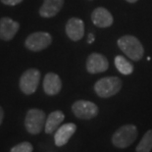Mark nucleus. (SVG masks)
Listing matches in <instances>:
<instances>
[{"label":"nucleus","instance_id":"obj_7","mask_svg":"<svg viewBox=\"0 0 152 152\" xmlns=\"http://www.w3.org/2000/svg\"><path fill=\"white\" fill-rule=\"evenodd\" d=\"M72 111L77 118L90 120L98 115L99 109L95 103L87 100H77L72 105Z\"/></svg>","mask_w":152,"mask_h":152},{"label":"nucleus","instance_id":"obj_21","mask_svg":"<svg viewBox=\"0 0 152 152\" xmlns=\"http://www.w3.org/2000/svg\"><path fill=\"white\" fill-rule=\"evenodd\" d=\"M3 119H4V111H3V108L0 106V126H1Z\"/></svg>","mask_w":152,"mask_h":152},{"label":"nucleus","instance_id":"obj_1","mask_svg":"<svg viewBox=\"0 0 152 152\" xmlns=\"http://www.w3.org/2000/svg\"><path fill=\"white\" fill-rule=\"evenodd\" d=\"M118 46L132 61H140L144 54V48L138 38L134 35H124L120 37Z\"/></svg>","mask_w":152,"mask_h":152},{"label":"nucleus","instance_id":"obj_4","mask_svg":"<svg viewBox=\"0 0 152 152\" xmlns=\"http://www.w3.org/2000/svg\"><path fill=\"white\" fill-rule=\"evenodd\" d=\"M45 122H46V115L44 111L37 108L30 109L25 118L26 130L31 134H38L45 127Z\"/></svg>","mask_w":152,"mask_h":152},{"label":"nucleus","instance_id":"obj_11","mask_svg":"<svg viewBox=\"0 0 152 152\" xmlns=\"http://www.w3.org/2000/svg\"><path fill=\"white\" fill-rule=\"evenodd\" d=\"M65 31L71 40L77 41L85 35V23L79 18H71L67 22Z\"/></svg>","mask_w":152,"mask_h":152},{"label":"nucleus","instance_id":"obj_20","mask_svg":"<svg viewBox=\"0 0 152 152\" xmlns=\"http://www.w3.org/2000/svg\"><path fill=\"white\" fill-rule=\"evenodd\" d=\"M87 37H88L87 38V42H88L89 44H91L93 41H94V35H93V34H89Z\"/></svg>","mask_w":152,"mask_h":152},{"label":"nucleus","instance_id":"obj_12","mask_svg":"<svg viewBox=\"0 0 152 152\" xmlns=\"http://www.w3.org/2000/svg\"><path fill=\"white\" fill-rule=\"evenodd\" d=\"M91 21L93 25L98 28H109L113 25L114 19L112 14L104 7H97L91 13Z\"/></svg>","mask_w":152,"mask_h":152},{"label":"nucleus","instance_id":"obj_17","mask_svg":"<svg viewBox=\"0 0 152 152\" xmlns=\"http://www.w3.org/2000/svg\"><path fill=\"white\" fill-rule=\"evenodd\" d=\"M152 150V130H148L138 142L135 151L137 152H150Z\"/></svg>","mask_w":152,"mask_h":152},{"label":"nucleus","instance_id":"obj_15","mask_svg":"<svg viewBox=\"0 0 152 152\" xmlns=\"http://www.w3.org/2000/svg\"><path fill=\"white\" fill-rule=\"evenodd\" d=\"M64 119H65V115L60 110H56V111L51 112L46 118V122H45V127H44L45 134H52L53 132H56L57 129L62 124Z\"/></svg>","mask_w":152,"mask_h":152},{"label":"nucleus","instance_id":"obj_8","mask_svg":"<svg viewBox=\"0 0 152 152\" xmlns=\"http://www.w3.org/2000/svg\"><path fill=\"white\" fill-rule=\"evenodd\" d=\"M109 62L103 54L91 53L86 59V70L90 74H98L107 71Z\"/></svg>","mask_w":152,"mask_h":152},{"label":"nucleus","instance_id":"obj_16","mask_svg":"<svg viewBox=\"0 0 152 152\" xmlns=\"http://www.w3.org/2000/svg\"><path fill=\"white\" fill-rule=\"evenodd\" d=\"M115 66L117 70L123 75H131L134 72V66L131 62H129L128 59H126L124 56L118 55L115 57Z\"/></svg>","mask_w":152,"mask_h":152},{"label":"nucleus","instance_id":"obj_9","mask_svg":"<svg viewBox=\"0 0 152 152\" xmlns=\"http://www.w3.org/2000/svg\"><path fill=\"white\" fill-rule=\"evenodd\" d=\"M20 28V24L9 17L0 19V39L5 41L12 40Z\"/></svg>","mask_w":152,"mask_h":152},{"label":"nucleus","instance_id":"obj_19","mask_svg":"<svg viewBox=\"0 0 152 152\" xmlns=\"http://www.w3.org/2000/svg\"><path fill=\"white\" fill-rule=\"evenodd\" d=\"M4 5L7 6H16L23 1V0H0Z\"/></svg>","mask_w":152,"mask_h":152},{"label":"nucleus","instance_id":"obj_6","mask_svg":"<svg viewBox=\"0 0 152 152\" xmlns=\"http://www.w3.org/2000/svg\"><path fill=\"white\" fill-rule=\"evenodd\" d=\"M52 42V37L46 31H37L30 34L25 40V46L28 50L38 52L47 48Z\"/></svg>","mask_w":152,"mask_h":152},{"label":"nucleus","instance_id":"obj_5","mask_svg":"<svg viewBox=\"0 0 152 152\" xmlns=\"http://www.w3.org/2000/svg\"><path fill=\"white\" fill-rule=\"evenodd\" d=\"M40 72L37 69H28L23 73L19 80L21 91L26 95H31L37 91L40 82Z\"/></svg>","mask_w":152,"mask_h":152},{"label":"nucleus","instance_id":"obj_13","mask_svg":"<svg viewBox=\"0 0 152 152\" xmlns=\"http://www.w3.org/2000/svg\"><path fill=\"white\" fill-rule=\"evenodd\" d=\"M62 80L55 73H48L43 80V90L47 95H56L61 91Z\"/></svg>","mask_w":152,"mask_h":152},{"label":"nucleus","instance_id":"obj_10","mask_svg":"<svg viewBox=\"0 0 152 152\" xmlns=\"http://www.w3.org/2000/svg\"><path fill=\"white\" fill-rule=\"evenodd\" d=\"M77 131V126L74 123H67L65 125L60 126L55 132L54 134V142L55 145L58 147L64 146L68 143L70 138L73 137Z\"/></svg>","mask_w":152,"mask_h":152},{"label":"nucleus","instance_id":"obj_2","mask_svg":"<svg viewBox=\"0 0 152 152\" xmlns=\"http://www.w3.org/2000/svg\"><path fill=\"white\" fill-rule=\"evenodd\" d=\"M137 135L138 132L134 125H124L113 134L112 143L115 147L124 149L134 143Z\"/></svg>","mask_w":152,"mask_h":152},{"label":"nucleus","instance_id":"obj_14","mask_svg":"<svg viewBox=\"0 0 152 152\" xmlns=\"http://www.w3.org/2000/svg\"><path fill=\"white\" fill-rule=\"evenodd\" d=\"M65 0H44L39 8V15L42 18H52L61 11Z\"/></svg>","mask_w":152,"mask_h":152},{"label":"nucleus","instance_id":"obj_18","mask_svg":"<svg viewBox=\"0 0 152 152\" xmlns=\"http://www.w3.org/2000/svg\"><path fill=\"white\" fill-rule=\"evenodd\" d=\"M34 146L31 142L23 141L11 148L10 152H33Z\"/></svg>","mask_w":152,"mask_h":152},{"label":"nucleus","instance_id":"obj_3","mask_svg":"<svg viewBox=\"0 0 152 152\" xmlns=\"http://www.w3.org/2000/svg\"><path fill=\"white\" fill-rule=\"evenodd\" d=\"M122 88V80L118 77H105L94 85V91L99 97L109 98L116 95Z\"/></svg>","mask_w":152,"mask_h":152},{"label":"nucleus","instance_id":"obj_22","mask_svg":"<svg viewBox=\"0 0 152 152\" xmlns=\"http://www.w3.org/2000/svg\"><path fill=\"white\" fill-rule=\"evenodd\" d=\"M127 2H129V3H135V2H137L138 0H126Z\"/></svg>","mask_w":152,"mask_h":152}]
</instances>
